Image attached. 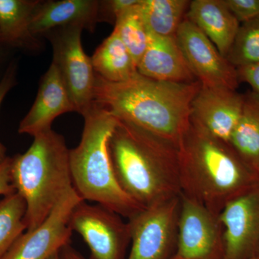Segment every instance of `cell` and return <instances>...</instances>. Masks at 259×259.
Returning <instances> with one entry per match:
<instances>
[{
  "label": "cell",
  "mask_w": 259,
  "mask_h": 259,
  "mask_svg": "<svg viewBox=\"0 0 259 259\" xmlns=\"http://www.w3.org/2000/svg\"><path fill=\"white\" fill-rule=\"evenodd\" d=\"M202 84L150 79L136 73L122 82L95 74L94 105L178 146L190 125L191 107Z\"/></svg>",
  "instance_id": "1"
},
{
  "label": "cell",
  "mask_w": 259,
  "mask_h": 259,
  "mask_svg": "<svg viewBox=\"0 0 259 259\" xmlns=\"http://www.w3.org/2000/svg\"><path fill=\"white\" fill-rule=\"evenodd\" d=\"M181 193L220 215L228 202L259 183L254 168L229 143L190 125L177 146Z\"/></svg>",
  "instance_id": "2"
},
{
  "label": "cell",
  "mask_w": 259,
  "mask_h": 259,
  "mask_svg": "<svg viewBox=\"0 0 259 259\" xmlns=\"http://www.w3.org/2000/svg\"><path fill=\"white\" fill-rule=\"evenodd\" d=\"M110 153L122 190L143 207L181 194L176 145L117 119Z\"/></svg>",
  "instance_id": "3"
},
{
  "label": "cell",
  "mask_w": 259,
  "mask_h": 259,
  "mask_svg": "<svg viewBox=\"0 0 259 259\" xmlns=\"http://www.w3.org/2000/svg\"><path fill=\"white\" fill-rule=\"evenodd\" d=\"M83 118L81 141L69 151L73 187L83 201L100 204L129 219L144 207L122 190L114 171L110 141L117 119L96 105Z\"/></svg>",
  "instance_id": "4"
},
{
  "label": "cell",
  "mask_w": 259,
  "mask_h": 259,
  "mask_svg": "<svg viewBox=\"0 0 259 259\" xmlns=\"http://www.w3.org/2000/svg\"><path fill=\"white\" fill-rule=\"evenodd\" d=\"M33 138L27 151L12 157V182L26 203L28 231L40 226L74 189L64 136L51 129Z\"/></svg>",
  "instance_id": "5"
},
{
  "label": "cell",
  "mask_w": 259,
  "mask_h": 259,
  "mask_svg": "<svg viewBox=\"0 0 259 259\" xmlns=\"http://www.w3.org/2000/svg\"><path fill=\"white\" fill-rule=\"evenodd\" d=\"M180 194L144 207L129 219L131 249L127 259H170L175 255Z\"/></svg>",
  "instance_id": "6"
},
{
  "label": "cell",
  "mask_w": 259,
  "mask_h": 259,
  "mask_svg": "<svg viewBox=\"0 0 259 259\" xmlns=\"http://www.w3.org/2000/svg\"><path fill=\"white\" fill-rule=\"evenodd\" d=\"M79 26L56 29L46 34L53 48V61L59 70L76 112L84 116L94 105L95 72L91 57L82 47Z\"/></svg>",
  "instance_id": "7"
},
{
  "label": "cell",
  "mask_w": 259,
  "mask_h": 259,
  "mask_svg": "<svg viewBox=\"0 0 259 259\" xmlns=\"http://www.w3.org/2000/svg\"><path fill=\"white\" fill-rule=\"evenodd\" d=\"M71 231L77 233L90 248V259H123L131 243L128 223L100 205L80 202L70 218Z\"/></svg>",
  "instance_id": "8"
},
{
  "label": "cell",
  "mask_w": 259,
  "mask_h": 259,
  "mask_svg": "<svg viewBox=\"0 0 259 259\" xmlns=\"http://www.w3.org/2000/svg\"><path fill=\"white\" fill-rule=\"evenodd\" d=\"M181 209L175 259H224V228L220 215L180 194Z\"/></svg>",
  "instance_id": "9"
},
{
  "label": "cell",
  "mask_w": 259,
  "mask_h": 259,
  "mask_svg": "<svg viewBox=\"0 0 259 259\" xmlns=\"http://www.w3.org/2000/svg\"><path fill=\"white\" fill-rule=\"evenodd\" d=\"M175 37L192 74L202 86L237 90L240 82L236 68L194 24L185 18Z\"/></svg>",
  "instance_id": "10"
},
{
  "label": "cell",
  "mask_w": 259,
  "mask_h": 259,
  "mask_svg": "<svg viewBox=\"0 0 259 259\" xmlns=\"http://www.w3.org/2000/svg\"><path fill=\"white\" fill-rule=\"evenodd\" d=\"M83 199L74 189L64 196L45 221L23 233L0 259H49L70 244V218Z\"/></svg>",
  "instance_id": "11"
},
{
  "label": "cell",
  "mask_w": 259,
  "mask_h": 259,
  "mask_svg": "<svg viewBox=\"0 0 259 259\" xmlns=\"http://www.w3.org/2000/svg\"><path fill=\"white\" fill-rule=\"evenodd\" d=\"M224 228V259L256 256L259 249V183L226 204L220 214Z\"/></svg>",
  "instance_id": "12"
},
{
  "label": "cell",
  "mask_w": 259,
  "mask_h": 259,
  "mask_svg": "<svg viewBox=\"0 0 259 259\" xmlns=\"http://www.w3.org/2000/svg\"><path fill=\"white\" fill-rule=\"evenodd\" d=\"M243 101L244 95L236 90L202 86L192 102L191 122L209 136L229 143Z\"/></svg>",
  "instance_id": "13"
},
{
  "label": "cell",
  "mask_w": 259,
  "mask_h": 259,
  "mask_svg": "<svg viewBox=\"0 0 259 259\" xmlns=\"http://www.w3.org/2000/svg\"><path fill=\"white\" fill-rule=\"evenodd\" d=\"M76 112L74 104L54 63L40 79L36 98L31 108L19 125L20 134L32 137L50 131L56 117Z\"/></svg>",
  "instance_id": "14"
},
{
  "label": "cell",
  "mask_w": 259,
  "mask_h": 259,
  "mask_svg": "<svg viewBox=\"0 0 259 259\" xmlns=\"http://www.w3.org/2000/svg\"><path fill=\"white\" fill-rule=\"evenodd\" d=\"M99 8L97 0L39 1L32 14L30 31L36 37L67 26L94 32L99 23Z\"/></svg>",
  "instance_id": "15"
},
{
  "label": "cell",
  "mask_w": 259,
  "mask_h": 259,
  "mask_svg": "<svg viewBox=\"0 0 259 259\" xmlns=\"http://www.w3.org/2000/svg\"><path fill=\"white\" fill-rule=\"evenodd\" d=\"M150 79L175 83L197 81L189 67L176 37L161 36L148 30V45L137 67Z\"/></svg>",
  "instance_id": "16"
},
{
  "label": "cell",
  "mask_w": 259,
  "mask_h": 259,
  "mask_svg": "<svg viewBox=\"0 0 259 259\" xmlns=\"http://www.w3.org/2000/svg\"><path fill=\"white\" fill-rule=\"evenodd\" d=\"M185 18L194 24L226 58L233 45L240 24L225 0H193Z\"/></svg>",
  "instance_id": "17"
},
{
  "label": "cell",
  "mask_w": 259,
  "mask_h": 259,
  "mask_svg": "<svg viewBox=\"0 0 259 259\" xmlns=\"http://www.w3.org/2000/svg\"><path fill=\"white\" fill-rule=\"evenodd\" d=\"M38 0H0V46L8 49L38 50L30 23Z\"/></svg>",
  "instance_id": "18"
},
{
  "label": "cell",
  "mask_w": 259,
  "mask_h": 259,
  "mask_svg": "<svg viewBox=\"0 0 259 259\" xmlns=\"http://www.w3.org/2000/svg\"><path fill=\"white\" fill-rule=\"evenodd\" d=\"M91 60L95 74L111 82L127 81L138 72L134 59L115 30L99 46Z\"/></svg>",
  "instance_id": "19"
},
{
  "label": "cell",
  "mask_w": 259,
  "mask_h": 259,
  "mask_svg": "<svg viewBox=\"0 0 259 259\" xmlns=\"http://www.w3.org/2000/svg\"><path fill=\"white\" fill-rule=\"evenodd\" d=\"M243 95L241 115L229 144L255 169L259 164V97L253 91Z\"/></svg>",
  "instance_id": "20"
},
{
  "label": "cell",
  "mask_w": 259,
  "mask_h": 259,
  "mask_svg": "<svg viewBox=\"0 0 259 259\" xmlns=\"http://www.w3.org/2000/svg\"><path fill=\"white\" fill-rule=\"evenodd\" d=\"M190 4L188 0H141L139 8L148 30L175 37Z\"/></svg>",
  "instance_id": "21"
},
{
  "label": "cell",
  "mask_w": 259,
  "mask_h": 259,
  "mask_svg": "<svg viewBox=\"0 0 259 259\" xmlns=\"http://www.w3.org/2000/svg\"><path fill=\"white\" fill-rule=\"evenodd\" d=\"M26 203L18 192L0 199V258L26 231Z\"/></svg>",
  "instance_id": "22"
},
{
  "label": "cell",
  "mask_w": 259,
  "mask_h": 259,
  "mask_svg": "<svg viewBox=\"0 0 259 259\" xmlns=\"http://www.w3.org/2000/svg\"><path fill=\"white\" fill-rule=\"evenodd\" d=\"M139 3L121 15L114 26L137 67L148 45V29L140 13Z\"/></svg>",
  "instance_id": "23"
},
{
  "label": "cell",
  "mask_w": 259,
  "mask_h": 259,
  "mask_svg": "<svg viewBox=\"0 0 259 259\" xmlns=\"http://www.w3.org/2000/svg\"><path fill=\"white\" fill-rule=\"evenodd\" d=\"M226 59L236 68L259 62V16L240 25Z\"/></svg>",
  "instance_id": "24"
},
{
  "label": "cell",
  "mask_w": 259,
  "mask_h": 259,
  "mask_svg": "<svg viewBox=\"0 0 259 259\" xmlns=\"http://www.w3.org/2000/svg\"><path fill=\"white\" fill-rule=\"evenodd\" d=\"M140 0H104L100 1L99 22H107L115 25L121 15L139 4Z\"/></svg>",
  "instance_id": "25"
},
{
  "label": "cell",
  "mask_w": 259,
  "mask_h": 259,
  "mask_svg": "<svg viewBox=\"0 0 259 259\" xmlns=\"http://www.w3.org/2000/svg\"><path fill=\"white\" fill-rule=\"evenodd\" d=\"M225 3L240 24L259 16V0H225Z\"/></svg>",
  "instance_id": "26"
},
{
  "label": "cell",
  "mask_w": 259,
  "mask_h": 259,
  "mask_svg": "<svg viewBox=\"0 0 259 259\" xmlns=\"http://www.w3.org/2000/svg\"><path fill=\"white\" fill-rule=\"evenodd\" d=\"M17 63L15 61L10 63L0 80V105L8 93L17 83ZM7 158L8 156H6V148L0 143V164L5 161Z\"/></svg>",
  "instance_id": "27"
},
{
  "label": "cell",
  "mask_w": 259,
  "mask_h": 259,
  "mask_svg": "<svg viewBox=\"0 0 259 259\" xmlns=\"http://www.w3.org/2000/svg\"><path fill=\"white\" fill-rule=\"evenodd\" d=\"M239 82H246L259 97V62L236 68Z\"/></svg>",
  "instance_id": "28"
},
{
  "label": "cell",
  "mask_w": 259,
  "mask_h": 259,
  "mask_svg": "<svg viewBox=\"0 0 259 259\" xmlns=\"http://www.w3.org/2000/svg\"><path fill=\"white\" fill-rule=\"evenodd\" d=\"M12 157H8L0 164V196H8L16 192L12 182Z\"/></svg>",
  "instance_id": "29"
},
{
  "label": "cell",
  "mask_w": 259,
  "mask_h": 259,
  "mask_svg": "<svg viewBox=\"0 0 259 259\" xmlns=\"http://www.w3.org/2000/svg\"><path fill=\"white\" fill-rule=\"evenodd\" d=\"M61 255L62 259H88L70 244L66 245L61 250Z\"/></svg>",
  "instance_id": "30"
},
{
  "label": "cell",
  "mask_w": 259,
  "mask_h": 259,
  "mask_svg": "<svg viewBox=\"0 0 259 259\" xmlns=\"http://www.w3.org/2000/svg\"><path fill=\"white\" fill-rule=\"evenodd\" d=\"M7 49H9L0 46V65L3 64V61H4L5 56H6Z\"/></svg>",
  "instance_id": "31"
},
{
  "label": "cell",
  "mask_w": 259,
  "mask_h": 259,
  "mask_svg": "<svg viewBox=\"0 0 259 259\" xmlns=\"http://www.w3.org/2000/svg\"><path fill=\"white\" fill-rule=\"evenodd\" d=\"M49 259H62L61 255V251L57 252V253H54V255H51L50 258Z\"/></svg>",
  "instance_id": "32"
},
{
  "label": "cell",
  "mask_w": 259,
  "mask_h": 259,
  "mask_svg": "<svg viewBox=\"0 0 259 259\" xmlns=\"http://www.w3.org/2000/svg\"><path fill=\"white\" fill-rule=\"evenodd\" d=\"M255 171H256V173L258 174L259 177V164L256 166V168H255Z\"/></svg>",
  "instance_id": "33"
},
{
  "label": "cell",
  "mask_w": 259,
  "mask_h": 259,
  "mask_svg": "<svg viewBox=\"0 0 259 259\" xmlns=\"http://www.w3.org/2000/svg\"><path fill=\"white\" fill-rule=\"evenodd\" d=\"M250 259H259V258L257 256H253V258H251Z\"/></svg>",
  "instance_id": "34"
},
{
  "label": "cell",
  "mask_w": 259,
  "mask_h": 259,
  "mask_svg": "<svg viewBox=\"0 0 259 259\" xmlns=\"http://www.w3.org/2000/svg\"><path fill=\"white\" fill-rule=\"evenodd\" d=\"M256 256L258 257V258H259V249H258V253H257Z\"/></svg>",
  "instance_id": "35"
},
{
  "label": "cell",
  "mask_w": 259,
  "mask_h": 259,
  "mask_svg": "<svg viewBox=\"0 0 259 259\" xmlns=\"http://www.w3.org/2000/svg\"><path fill=\"white\" fill-rule=\"evenodd\" d=\"M170 259H175V258H170Z\"/></svg>",
  "instance_id": "36"
}]
</instances>
